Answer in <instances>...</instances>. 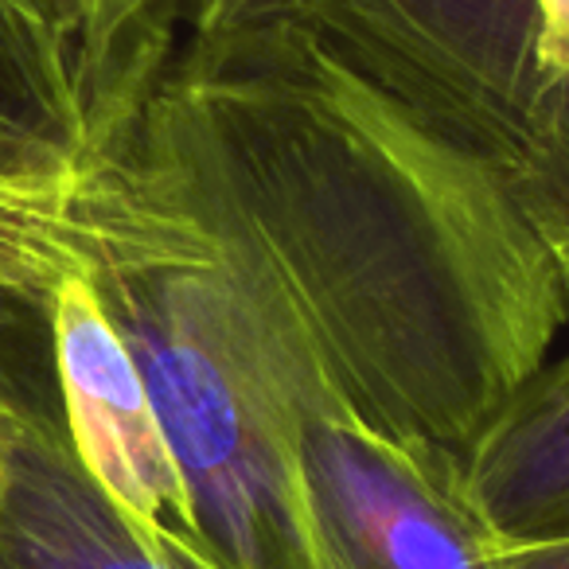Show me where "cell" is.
Listing matches in <instances>:
<instances>
[{"label": "cell", "instance_id": "cell-1", "mask_svg": "<svg viewBox=\"0 0 569 569\" xmlns=\"http://www.w3.org/2000/svg\"><path fill=\"white\" fill-rule=\"evenodd\" d=\"M113 160L191 230L230 359L293 426L465 457L569 317L476 160L273 36L183 28Z\"/></svg>", "mask_w": 569, "mask_h": 569}, {"label": "cell", "instance_id": "cell-2", "mask_svg": "<svg viewBox=\"0 0 569 569\" xmlns=\"http://www.w3.org/2000/svg\"><path fill=\"white\" fill-rule=\"evenodd\" d=\"M63 261L94 284L144 379L222 569H328L297 468V426L222 343L196 238L118 160L59 207L0 222V284L17 261Z\"/></svg>", "mask_w": 569, "mask_h": 569}, {"label": "cell", "instance_id": "cell-3", "mask_svg": "<svg viewBox=\"0 0 569 569\" xmlns=\"http://www.w3.org/2000/svg\"><path fill=\"white\" fill-rule=\"evenodd\" d=\"M293 43L483 168L569 281V0H180Z\"/></svg>", "mask_w": 569, "mask_h": 569}, {"label": "cell", "instance_id": "cell-4", "mask_svg": "<svg viewBox=\"0 0 569 569\" xmlns=\"http://www.w3.org/2000/svg\"><path fill=\"white\" fill-rule=\"evenodd\" d=\"M180 36V0H0V222L126 144Z\"/></svg>", "mask_w": 569, "mask_h": 569}, {"label": "cell", "instance_id": "cell-5", "mask_svg": "<svg viewBox=\"0 0 569 569\" xmlns=\"http://www.w3.org/2000/svg\"><path fill=\"white\" fill-rule=\"evenodd\" d=\"M0 297L32 305L43 317L59 413L98 488L137 527L211 558L144 379L94 284L63 261L32 258L4 273Z\"/></svg>", "mask_w": 569, "mask_h": 569}, {"label": "cell", "instance_id": "cell-6", "mask_svg": "<svg viewBox=\"0 0 569 569\" xmlns=\"http://www.w3.org/2000/svg\"><path fill=\"white\" fill-rule=\"evenodd\" d=\"M297 468L328 569H491L496 530L457 452L309 413Z\"/></svg>", "mask_w": 569, "mask_h": 569}, {"label": "cell", "instance_id": "cell-7", "mask_svg": "<svg viewBox=\"0 0 569 569\" xmlns=\"http://www.w3.org/2000/svg\"><path fill=\"white\" fill-rule=\"evenodd\" d=\"M0 558L17 569H219L137 527L87 472L59 398L0 379Z\"/></svg>", "mask_w": 569, "mask_h": 569}, {"label": "cell", "instance_id": "cell-8", "mask_svg": "<svg viewBox=\"0 0 569 569\" xmlns=\"http://www.w3.org/2000/svg\"><path fill=\"white\" fill-rule=\"evenodd\" d=\"M465 483L499 538L569 530V356L507 398L465 452Z\"/></svg>", "mask_w": 569, "mask_h": 569}, {"label": "cell", "instance_id": "cell-9", "mask_svg": "<svg viewBox=\"0 0 569 569\" xmlns=\"http://www.w3.org/2000/svg\"><path fill=\"white\" fill-rule=\"evenodd\" d=\"M491 569H569V530L538 538H499Z\"/></svg>", "mask_w": 569, "mask_h": 569}, {"label": "cell", "instance_id": "cell-10", "mask_svg": "<svg viewBox=\"0 0 569 569\" xmlns=\"http://www.w3.org/2000/svg\"><path fill=\"white\" fill-rule=\"evenodd\" d=\"M4 305H9V297H0V320L9 317V312H4Z\"/></svg>", "mask_w": 569, "mask_h": 569}, {"label": "cell", "instance_id": "cell-11", "mask_svg": "<svg viewBox=\"0 0 569 569\" xmlns=\"http://www.w3.org/2000/svg\"><path fill=\"white\" fill-rule=\"evenodd\" d=\"M0 569H17V566H12V561H4V558H0Z\"/></svg>", "mask_w": 569, "mask_h": 569}]
</instances>
